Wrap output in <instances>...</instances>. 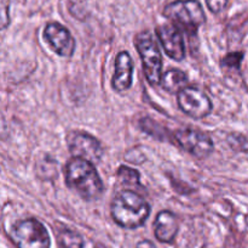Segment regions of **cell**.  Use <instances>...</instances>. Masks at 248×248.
I'll return each mask as SVG.
<instances>
[{"instance_id": "6da1fadb", "label": "cell", "mask_w": 248, "mask_h": 248, "mask_svg": "<svg viewBox=\"0 0 248 248\" xmlns=\"http://www.w3.org/2000/svg\"><path fill=\"white\" fill-rule=\"evenodd\" d=\"M65 182L85 201H94L104 191L103 181L93 163L79 157H73L67 162Z\"/></svg>"}, {"instance_id": "7a4b0ae2", "label": "cell", "mask_w": 248, "mask_h": 248, "mask_svg": "<svg viewBox=\"0 0 248 248\" xmlns=\"http://www.w3.org/2000/svg\"><path fill=\"white\" fill-rule=\"evenodd\" d=\"M114 221L124 229H137L144 225L150 215V206L137 192H119L110 206Z\"/></svg>"}, {"instance_id": "3957f363", "label": "cell", "mask_w": 248, "mask_h": 248, "mask_svg": "<svg viewBox=\"0 0 248 248\" xmlns=\"http://www.w3.org/2000/svg\"><path fill=\"white\" fill-rule=\"evenodd\" d=\"M164 16L182 31L195 34L201 24L206 22V15L198 0H176L167 4Z\"/></svg>"}, {"instance_id": "277c9868", "label": "cell", "mask_w": 248, "mask_h": 248, "mask_svg": "<svg viewBox=\"0 0 248 248\" xmlns=\"http://www.w3.org/2000/svg\"><path fill=\"white\" fill-rule=\"evenodd\" d=\"M10 238L17 248H50L47 229L35 218L19 220L11 226Z\"/></svg>"}, {"instance_id": "5b68a950", "label": "cell", "mask_w": 248, "mask_h": 248, "mask_svg": "<svg viewBox=\"0 0 248 248\" xmlns=\"http://www.w3.org/2000/svg\"><path fill=\"white\" fill-rule=\"evenodd\" d=\"M136 49L140 56L145 77L150 85L156 87L161 84L162 56L154 36L148 31H143L135 38Z\"/></svg>"}, {"instance_id": "8992f818", "label": "cell", "mask_w": 248, "mask_h": 248, "mask_svg": "<svg viewBox=\"0 0 248 248\" xmlns=\"http://www.w3.org/2000/svg\"><path fill=\"white\" fill-rule=\"evenodd\" d=\"M67 145L73 157L86 159L98 164L103 157V146L101 141L91 134L84 131H70L67 135Z\"/></svg>"}, {"instance_id": "52a82bcc", "label": "cell", "mask_w": 248, "mask_h": 248, "mask_svg": "<svg viewBox=\"0 0 248 248\" xmlns=\"http://www.w3.org/2000/svg\"><path fill=\"white\" fill-rule=\"evenodd\" d=\"M173 138L174 141L184 151H186L199 159L208 157L215 148L212 139L207 134L198 130V129H178L173 133Z\"/></svg>"}, {"instance_id": "ba28073f", "label": "cell", "mask_w": 248, "mask_h": 248, "mask_svg": "<svg viewBox=\"0 0 248 248\" xmlns=\"http://www.w3.org/2000/svg\"><path fill=\"white\" fill-rule=\"evenodd\" d=\"M177 101L181 111L194 119L207 117L213 108L210 97L202 90L189 85L178 92Z\"/></svg>"}, {"instance_id": "9c48e42d", "label": "cell", "mask_w": 248, "mask_h": 248, "mask_svg": "<svg viewBox=\"0 0 248 248\" xmlns=\"http://www.w3.org/2000/svg\"><path fill=\"white\" fill-rule=\"evenodd\" d=\"M44 38L50 48L62 57H70L75 51V40L69 29L58 22H50L44 29Z\"/></svg>"}, {"instance_id": "30bf717a", "label": "cell", "mask_w": 248, "mask_h": 248, "mask_svg": "<svg viewBox=\"0 0 248 248\" xmlns=\"http://www.w3.org/2000/svg\"><path fill=\"white\" fill-rule=\"evenodd\" d=\"M155 33L170 58L174 61H182L186 58V44L178 27L162 24L155 29Z\"/></svg>"}, {"instance_id": "8fae6325", "label": "cell", "mask_w": 248, "mask_h": 248, "mask_svg": "<svg viewBox=\"0 0 248 248\" xmlns=\"http://www.w3.org/2000/svg\"><path fill=\"white\" fill-rule=\"evenodd\" d=\"M133 61L127 51H120L115 58V70L111 78V87L115 91L124 92L132 85Z\"/></svg>"}, {"instance_id": "7c38bea8", "label": "cell", "mask_w": 248, "mask_h": 248, "mask_svg": "<svg viewBox=\"0 0 248 248\" xmlns=\"http://www.w3.org/2000/svg\"><path fill=\"white\" fill-rule=\"evenodd\" d=\"M178 230V219L171 211L159 212L154 223V233L157 241L162 243L173 242Z\"/></svg>"}, {"instance_id": "4fadbf2b", "label": "cell", "mask_w": 248, "mask_h": 248, "mask_svg": "<svg viewBox=\"0 0 248 248\" xmlns=\"http://www.w3.org/2000/svg\"><path fill=\"white\" fill-rule=\"evenodd\" d=\"M161 87L170 94H178L181 90L188 87V77L183 71L172 68L162 74Z\"/></svg>"}, {"instance_id": "5bb4252c", "label": "cell", "mask_w": 248, "mask_h": 248, "mask_svg": "<svg viewBox=\"0 0 248 248\" xmlns=\"http://www.w3.org/2000/svg\"><path fill=\"white\" fill-rule=\"evenodd\" d=\"M57 241L61 248H84V238L81 235L67 228L58 231Z\"/></svg>"}, {"instance_id": "9a60e30c", "label": "cell", "mask_w": 248, "mask_h": 248, "mask_svg": "<svg viewBox=\"0 0 248 248\" xmlns=\"http://www.w3.org/2000/svg\"><path fill=\"white\" fill-rule=\"evenodd\" d=\"M118 175L119 180H120L123 184L125 185H131V186H136V185H140V175L133 168L127 167V165H121L118 169Z\"/></svg>"}, {"instance_id": "2e32d148", "label": "cell", "mask_w": 248, "mask_h": 248, "mask_svg": "<svg viewBox=\"0 0 248 248\" xmlns=\"http://www.w3.org/2000/svg\"><path fill=\"white\" fill-rule=\"evenodd\" d=\"M242 60H244V53H228L224 58L222 60V65L224 67L229 68H239L241 65Z\"/></svg>"}, {"instance_id": "e0dca14e", "label": "cell", "mask_w": 248, "mask_h": 248, "mask_svg": "<svg viewBox=\"0 0 248 248\" xmlns=\"http://www.w3.org/2000/svg\"><path fill=\"white\" fill-rule=\"evenodd\" d=\"M229 0H206L207 7L213 14H219L228 6Z\"/></svg>"}, {"instance_id": "ac0fdd59", "label": "cell", "mask_w": 248, "mask_h": 248, "mask_svg": "<svg viewBox=\"0 0 248 248\" xmlns=\"http://www.w3.org/2000/svg\"><path fill=\"white\" fill-rule=\"evenodd\" d=\"M136 248H156V247H155V245L152 242V241L143 240V241H140V242L137 243Z\"/></svg>"}]
</instances>
